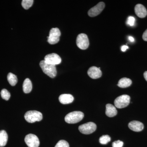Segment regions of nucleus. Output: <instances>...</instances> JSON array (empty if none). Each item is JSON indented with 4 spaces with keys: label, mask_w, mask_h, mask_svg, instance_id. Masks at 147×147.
<instances>
[{
    "label": "nucleus",
    "mask_w": 147,
    "mask_h": 147,
    "mask_svg": "<svg viewBox=\"0 0 147 147\" xmlns=\"http://www.w3.org/2000/svg\"><path fill=\"white\" fill-rule=\"evenodd\" d=\"M132 82L131 79L127 78H123L119 81L118 86L121 88H126L131 86Z\"/></svg>",
    "instance_id": "f3484780"
},
{
    "label": "nucleus",
    "mask_w": 147,
    "mask_h": 147,
    "mask_svg": "<svg viewBox=\"0 0 147 147\" xmlns=\"http://www.w3.org/2000/svg\"><path fill=\"white\" fill-rule=\"evenodd\" d=\"M88 74L90 78L93 79H97L102 76V72L100 67L93 66L90 67L88 71Z\"/></svg>",
    "instance_id": "9b49d317"
},
{
    "label": "nucleus",
    "mask_w": 147,
    "mask_h": 147,
    "mask_svg": "<svg viewBox=\"0 0 147 147\" xmlns=\"http://www.w3.org/2000/svg\"><path fill=\"white\" fill-rule=\"evenodd\" d=\"M105 114L108 117H113L117 115V111L115 106L112 104H108L106 105Z\"/></svg>",
    "instance_id": "4468645a"
},
{
    "label": "nucleus",
    "mask_w": 147,
    "mask_h": 147,
    "mask_svg": "<svg viewBox=\"0 0 147 147\" xmlns=\"http://www.w3.org/2000/svg\"><path fill=\"white\" fill-rule=\"evenodd\" d=\"M134 10L136 14L139 18H144L147 16V11L146 7L142 4H137L135 6Z\"/></svg>",
    "instance_id": "ddd939ff"
},
{
    "label": "nucleus",
    "mask_w": 147,
    "mask_h": 147,
    "mask_svg": "<svg viewBox=\"0 0 147 147\" xmlns=\"http://www.w3.org/2000/svg\"><path fill=\"white\" fill-rule=\"evenodd\" d=\"M142 38H143V39L144 40L147 41V29L143 34Z\"/></svg>",
    "instance_id": "a878e982"
},
{
    "label": "nucleus",
    "mask_w": 147,
    "mask_h": 147,
    "mask_svg": "<svg viewBox=\"0 0 147 147\" xmlns=\"http://www.w3.org/2000/svg\"><path fill=\"white\" fill-rule=\"evenodd\" d=\"M40 66L42 71L47 76L52 78H55L57 75V71L56 66L46 63L44 60L41 61L40 63Z\"/></svg>",
    "instance_id": "f03ea898"
},
{
    "label": "nucleus",
    "mask_w": 147,
    "mask_h": 147,
    "mask_svg": "<svg viewBox=\"0 0 147 147\" xmlns=\"http://www.w3.org/2000/svg\"><path fill=\"white\" fill-rule=\"evenodd\" d=\"M1 96L3 99L4 100H7L9 99L10 97V94L5 89L2 90L1 92Z\"/></svg>",
    "instance_id": "4be33fe9"
},
{
    "label": "nucleus",
    "mask_w": 147,
    "mask_h": 147,
    "mask_svg": "<svg viewBox=\"0 0 147 147\" xmlns=\"http://www.w3.org/2000/svg\"><path fill=\"white\" fill-rule=\"evenodd\" d=\"M96 129V124L93 122H88L80 125L79 127V131L82 134H89L95 131Z\"/></svg>",
    "instance_id": "0eeeda50"
},
{
    "label": "nucleus",
    "mask_w": 147,
    "mask_h": 147,
    "mask_svg": "<svg viewBox=\"0 0 147 147\" xmlns=\"http://www.w3.org/2000/svg\"><path fill=\"white\" fill-rule=\"evenodd\" d=\"M74 97L73 96L70 94H63L60 96L59 100L62 104H67L73 102Z\"/></svg>",
    "instance_id": "2eb2a0df"
},
{
    "label": "nucleus",
    "mask_w": 147,
    "mask_h": 147,
    "mask_svg": "<svg viewBox=\"0 0 147 147\" xmlns=\"http://www.w3.org/2000/svg\"><path fill=\"white\" fill-rule=\"evenodd\" d=\"M123 145V142L120 140L115 141L113 143V147H122Z\"/></svg>",
    "instance_id": "393cba45"
},
{
    "label": "nucleus",
    "mask_w": 147,
    "mask_h": 147,
    "mask_svg": "<svg viewBox=\"0 0 147 147\" xmlns=\"http://www.w3.org/2000/svg\"><path fill=\"white\" fill-rule=\"evenodd\" d=\"M61 34L59 29L58 28H53L49 33V36H47V41L50 44H55L59 41Z\"/></svg>",
    "instance_id": "20e7f679"
},
{
    "label": "nucleus",
    "mask_w": 147,
    "mask_h": 147,
    "mask_svg": "<svg viewBox=\"0 0 147 147\" xmlns=\"http://www.w3.org/2000/svg\"><path fill=\"white\" fill-rule=\"evenodd\" d=\"M24 117L26 121L30 123L40 121L42 119V113L36 110L28 111L25 114Z\"/></svg>",
    "instance_id": "7ed1b4c3"
},
{
    "label": "nucleus",
    "mask_w": 147,
    "mask_h": 147,
    "mask_svg": "<svg viewBox=\"0 0 147 147\" xmlns=\"http://www.w3.org/2000/svg\"><path fill=\"white\" fill-rule=\"evenodd\" d=\"M55 147H69V144L65 140H62L57 143Z\"/></svg>",
    "instance_id": "5701e85b"
},
{
    "label": "nucleus",
    "mask_w": 147,
    "mask_h": 147,
    "mask_svg": "<svg viewBox=\"0 0 147 147\" xmlns=\"http://www.w3.org/2000/svg\"><path fill=\"white\" fill-rule=\"evenodd\" d=\"M111 141V138L109 135H102L99 139V142L102 144H106Z\"/></svg>",
    "instance_id": "412c9836"
},
{
    "label": "nucleus",
    "mask_w": 147,
    "mask_h": 147,
    "mask_svg": "<svg viewBox=\"0 0 147 147\" xmlns=\"http://www.w3.org/2000/svg\"><path fill=\"white\" fill-rule=\"evenodd\" d=\"M105 7V3L102 2H100L96 5L91 8L88 11V14L90 17H94L97 16L102 12Z\"/></svg>",
    "instance_id": "9d476101"
},
{
    "label": "nucleus",
    "mask_w": 147,
    "mask_h": 147,
    "mask_svg": "<svg viewBox=\"0 0 147 147\" xmlns=\"http://www.w3.org/2000/svg\"><path fill=\"white\" fill-rule=\"evenodd\" d=\"M7 80L11 86H15L18 82V79L16 75L11 73H9L7 75Z\"/></svg>",
    "instance_id": "6ab92c4d"
},
{
    "label": "nucleus",
    "mask_w": 147,
    "mask_h": 147,
    "mask_svg": "<svg viewBox=\"0 0 147 147\" xmlns=\"http://www.w3.org/2000/svg\"><path fill=\"white\" fill-rule=\"evenodd\" d=\"M128 127L132 131L137 132L142 131L144 128V125L143 123L137 121H133L130 122L129 123Z\"/></svg>",
    "instance_id": "f8f14e48"
},
{
    "label": "nucleus",
    "mask_w": 147,
    "mask_h": 147,
    "mask_svg": "<svg viewBox=\"0 0 147 147\" xmlns=\"http://www.w3.org/2000/svg\"><path fill=\"white\" fill-rule=\"evenodd\" d=\"M129 40H130L131 42H134V38L132 37V36H129L128 37Z\"/></svg>",
    "instance_id": "cd10ccee"
},
{
    "label": "nucleus",
    "mask_w": 147,
    "mask_h": 147,
    "mask_svg": "<svg viewBox=\"0 0 147 147\" xmlns=\"http://www.w3.org/2000/svg\"><path fill=\"white\" fill-rule=\"evenodd\" d=\"M129 47L127 45H123L122 46L121 48V50L122 52H125L127 49H128Z\"/></svg>",
    "instance_id": "bb28decb"
},
{
    "label": "nucleus",
    "mask_w": 147,
    "mask_h": 147,
    "mask_svg": "<svg viewBox=\"0 0 147 147\" xmlns=\"http://www.w3.org/2000/svg\"><path fill=\"white\" fill-rule=\"evenodd\" d=\"M23 90L25 93H29L30 92L32 88V85L30 79L27 78L24 81L23 86Z\"/></svg>",
    "instance_id": "dca6fc26"
},
{
    "label": "nucleus",
    "mask_w": 147,
    "mask_h": 147,
    "mask_svg": "<svg viewBox=\"0 0 147 147\" xmlns=\"http://www.w3.org/2000/svg\"><path fill=\"white\" fill-rule=\"evenodd\" d=\"M135 19L133 16H129L127 18V24L129 25V26H134L135 24Z\"/></svg>",
    "instance_id": "b1692460"
},
{
    "label": "nucleus",
    "mask_w": 147,
    "mask_h": 147,
    "mask_svg": "<svg viewBox=\"0 0 147 147\" xmlns=\"http://www.w3.org/2000/svg\"><path fill=\"white\" fill-rule=\"evenodd\" d=\"M33 2V0H23L21 4L25 9H28L32 5Z\"/></svg>",
    "instance_id": "aec40b11"
},
{
    "label": "nucleus",
    "mask_w": 147,
    "mask_h": 147,
    "mask_svg": "<svg viewBox=\"0 0 147 147\" xmlns=\"http://www.w3.org/2000/svg\"><path fill=\"white\" fill-rule=\"evenodd\" d=\"M25 141L29 147H38L40 145L39 139L34 134H30L26 135Z\"/></svg>",
    "instance_id": "1a4fd4ad"
},
{
    "label": "nucleus",
    "mask_w": 147,
    "mask_h": 147,
    "mask_svg": "<svg viewBox=\"0 0 147 147\" xmlns=\"http://www.w3.org/2000/svg\"><path fill=\"white\" fill-rule=\"evenodd\" d=\"M76 45L82 50H86L89 45V41L87 35L85 34L78 35L76 38Z\"/></svg>",
    "instance_id": "423d86ee"
},
{
    "label": "nucleus",
    "mask_w": 147,
    "mask_h": 147,
    "mask_svg": "<svg viewBox=\"0 0 147 147\" xmlns=\"http://www.w3.org/2000/svg\"><path fill=\"white\" fill-rule=\"evenodd\" d=\"M44 61L48 64L56 66L61 62V59L59 56L56 53L48 54L45 56Z\"/></svg>",
    "instance_id": "6e6552de"
},
{
    "label": "nucleus",
    "mask_w": 147,
    "mask_h": 147,
    "mask_svg": "<svg viewBox=\"0 0 147 147\" xmlns=\"http://www.w3.org/2000/svg\"><path fill=\"white\" fill-rule=\"evenodd\" d=\"M130 97L128 95H123L116 98L114 101L115 106L118 108H125L130 103Z\"/></svg>",
    "instance_id": "39448f33"
},
{
    "label": "nucleus",
    "mask_w": 147,
    "mask_h": 147,
    "mask_svg": "<svg viewBox=\"0 0 147 147\" xmlns=\"http://www.w3.org/2000/svg\"><path fill=\"white\" fill-rule=\"evenodd\" d=\"M84 114L80 111H74L67 114L65 118L66 122L74 124L79 122L84 117Z\"/></svg>",
    "instance_id": "f257e3e1"
},
{
    "label": "nucleus",
    "mask_w": 147,
    "mask_h": 147,
    "mask_svg": "<svg viewBox=\"0 0 147 147\" xmlns=\"http://www.w3.org/2000/svg\"><path fill=\"white\" fill-rule=\"evenodd\" d=\"M8 140V135L5 130L0 131V147H4L6 145Z\"/></svg>",
    "instance_id": "a211bd4d"
},
{
    "label": "nucleus",
    "mask_w": 147,
    "mask_h": 147,
    "mask_svg": "<svg viewBox=\"0 0 147 147\" xmlns=\"http://www.w3.org/2000/svg\"><path fill=\"white\" fill-rule=\"evenodd\" d=\"M144 75L145 79H146V81L147 82V71H145L144 73Z\"/></svg>",
    "instance_id": "c85d7f7f"
}]
</instances>
